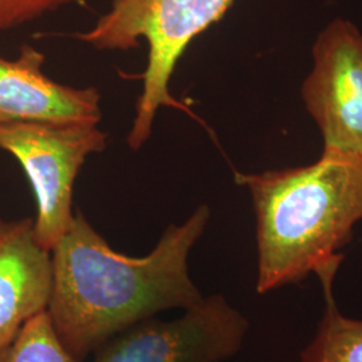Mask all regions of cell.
I'll use <instances>...</instances> for the list:
<instances>
[{"label":"cell","mask_w":362,"mask_h":362,"mask_svg":"<svg viewBox=\"0 0 362 362\" xmlns=\"http://www.w3.org/2000/svg\"><path fill=\"white\" fill-rule=\"evenodd\" d=\"M209 218L211 209L202 204L181 224H170L149 254L129 257L112 248L81 211L74 212L52 248L47 313L78 361L134 325L204 299L189 275L188 259Z\"/></svg>","instance_id":"1"},{"label":"cell","mask_w":362,"mask_h":362,"mask_svg":"<svg viewBox=\"0 0 362 362\" xmlns=\"http://www.w3.org/2000/svg\"><path fill=\"white\" fill-rule=\"evenodd\" d=\"M0 362H81L67 350L43 311L22 326L13 341L0 349Z\"/></svg>","instance_id":"10"},{"label":"cell","mask_w":362,"mask_h":362,"mask_svg":"<svg viewBox=\"0 0 362 362\" xmlns=\"http://www.w3.org/2000/svg\"><path fill=\"white\" fill-rule=\"evenodd\" d=\"M333 284H321L324 315L313 341L302 351L300 362H362V320L349 318L338 310Z\"/></svg>","instance_id":"9"},{"label":"cell","mask_w":362,"mask_h":362,"mask_svg":"<svg viewBox=\"0 0 362 362\" xmlns=\"http://www.w3.org/2000/svg\"><path fill=\"white\" fill-rule=\"evenodd\" d=\"M257 219V291L294 285L310 274L334 282L341 248L362 220V163L322 153L314 164L235 173Z\"/></svg>","instance_id":"2"},{"label":"cell","mask_w":362,"mask_h":362,"mask_svg":"<svg viewBox=\"0 0 362 362\" xmlns=\"http://www.w3.org/2000/svg\"><path fill=\"white\" fill-rule=\"evenodd\" d=\"M77 0H0V31L37 21Z\"/></svg>","instance_id":"11"},{"label":"cell","mask_w":362,"mask_h":362,"mask_svg":"<svg viewBox=\"0 0 362 362\" xmlns=\"http://www.w3.org/2000/svg\"><path fill=\"white\" fill-rule=\"evenodd\" d=\"M246 317L220 294L180 317L134 325L97 350L94 362H223L242 349Z\"/></svg>","instance_id":"5"},{"label":"cell","mask_w":362,"mask_h":362,"mask_svg":"<svg viewBox=\"0 0 362 362\" xmlns=\"http://www.w3.org/2000/svg\"><path fill=\"white\" fill-rule=\"evenodd\" d=\"M52 290V251L39 245L34 219L0 218V349L47 311Z\"/></svg>","instance_id":"8"},{"label":"cell","mask_w":362,"mask_h":362,"mask_svg":"<svg viewBox=\"0 0 362 362\" xmlns=\"http://www.w3.org/2000/svg\"><path fill=\"white\" fill-rule=\"evenodd\" d=\"M302 98L324 137V153L362 163V34L333 19L313 46Z\"/></svg>","instance_id":"6"},{"label":"cell","mask_w":362,"mask_h":362,"mask_svg":"<svg viewBox=\"0 0 362 362\" xmlns=\"http://www.w3.org/2000/svg\"><path fill=\"white\" fill-rule=\"evenodd\" d=\"M107 133L88 121H23L0 125V151L23 169L37 204L34 231L52 251L74 218L73 194L88 157L106 148Z\"/></svg>","instance_id":"4"},{"label":"cell","mask_w":362,"mask_h":362,"mask_svg":"<svg viewBox=\"0 0 362 362\" xmlns=\"http://www.w3.org/2000/svg\"><path fill=\"white\" fill-rule=\"evenodd\" d=\"M236 0H113L95 25L76 38L101 52H128L148 43L143 90L127 143L143 148L161 107L185 109L170 93L176 66L196 37L218 23Z\"/></svg>","instance_id":"3"},{"label":"cell","mask_w":362,"mask_h":362,"mask_svg":"<svg viewBox=\"0 0 362 362\" xmlns=\"http://www.w3.org/2000/svg\"><path fill=\"white\" fill-rule=\"evenodd\" d=\"M46 55L23 45L18 57L0 55V125L23 121H88L103 118L95 88H73L43 71Z\"/></svg>","instance_id":"7"}]
</instances>
